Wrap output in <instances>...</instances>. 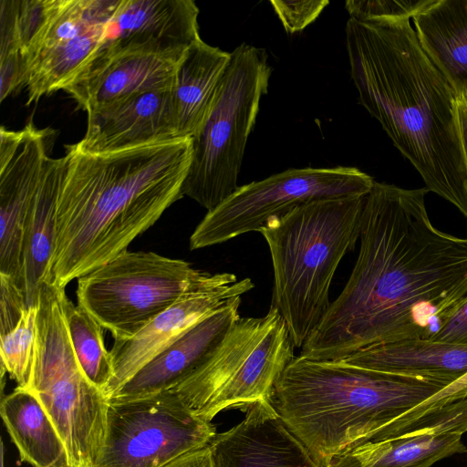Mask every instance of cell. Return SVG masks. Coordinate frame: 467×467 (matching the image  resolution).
I'll return each instance as SVG.
<instances>
[{
	"mask_svg": "<svg viewBox=\"0 0 467 467\" xmlns=\"http://www.w3.org/2000/svg\"><path fill=\"white\" fill-rule=\"evenodd\" d=\"M0 414L21 462L33 467H66L64 442L37 397L16 387L1 400Z\"/></svg>",
	"mask_w": 467,
	"mask_h": 467,
	"instance_id": "cb8c5ba5",
	"label": "cell"
},
{
	"mask_svg": "<svg viewBox=\"0 0 467 467\" xmlns=\"http://www.w3.org/2000/svg\"><path fill=\"white\" fill-rule=\"evenodd\" d=\"M241 296L206 316L143 366L109 399H132L172 389L215 352L241 317Z\"/></svg>",
	"mask_w": 467,
	"mask_h": 467,
	"instance_id": "d6986e66",
	"label": "cell"
},
{
	"mask_svg": "<svg viewBox=\"0 0 467 467\" xmlns=\"http://www.w3.org/2000/svg\"><path fill=\"white\" fill-rule=\"evenodd\" d=\"M254 286L248 277L239 280L229 273H206L134 337L115 340L109 350L113 378L104 392L106 397L109 399L143 366L198 321Z\"/></svg>",
	"mask_w": 467,
	"mask_h": 467,
	"instance_id": "4fadbf2b",
	"label": "cell"
},
{
	"mask_svg": "<svg viewBox=\"0 0 467 467\" xmlns=\"http://www.w3.org/2000/svg\"><path fill=\"white\" fill-rule=\"evenodd\" d=\"M466 450L459 433L406 435L355 446L326 467H431Z\"/></svg>",
	"mask_w": 467,
	"mask_h": 467,
	"instance_id": "d4e9b609",
	"label": "cell"
},
{
	"mask_svg": "<svg viewBox=\"0 0 467 467\" xmlns=\"http://www.w3.org/2000/svg\"><path fill=\"white\" fill-rule=\"evenodd\" d=\"M36 331V307L25 310L17 326L0 336L1 367L17 387L28 389L31 383Z\"/></svg>",
	"mask_w": 467,
	"mask_h": 467,
	"instance_id": "83f0119b",
	"label": "cell"
},
{
	"mask_svg": "<svg viewBox=\"0 0 467 467\" xmlns=\"http://www.w3.org/2000/svg\"><path fill=\"white\" fill-rule=\"evenodd\" d=\"M64 167V156L59 159L48 158L26 217L21 286L27 308L36 306L40 285L52 282L57 202Z\"/></svg>",
	"mask_w": 467,
	"mask_h": 467,
	"instance_id": "44dd1931",
	"label": "cell"
},
{
	"mask_svg": "<svg viewBox=\"0 0 467 467\" xmlns=\"http://www.w3.org/2000/svg\"><path fill=\"white\" fill-rule=\"evenodd\" d=\"M414 412L408 413L386 425L363 443L406 435L428 433L462 435L467 431V395L433 407L419 416L413 415Z\"/></svg>",
	"mask_w": 467,
	"mask_h": 467,
	"instance_id": "4316f807",
	"label": "cell"
},
{
	"mask_svg": "<svg viewBox=\"0 0 467 467\" xmlns=\"http://www.w3.org/2000/svg\"><path fill=\"white\" fill-rule=\"evenodd\" d=\"M375 181L355 167L289 169L239 186L206 215L190 237L191 250L260 232L272 218L324 199L366 195Z\"/></svg>",
	"mask_w": 467,
	"mask_h": 467,
	"instance_id": "30bf717a",
	"label": "cell"
},
{
	"mask_svg": "<svg viewBox=\"0 0 467 467\" xmlns=\"http://www.w3.org/2000/svg\"><path fill=\"white\" fill-rule=\"evenodd\" d=\"M184 55L141 50L99 51L64 91L88 113L132 95L170 90Z\"/></svg>",
	"mask_w": 467,
	"mask_h": 467,
	"instance_id": "9a60e30c",
	"label": "cell"
},
{
	"mask_svg": "<svg viewBox=\"0 0 467 467\" xmlns=\"http://www.w3.org/2000/svg\"><path fill=\"white\" fill-rule=\"evenodd\" d=\"M162 467H213L208 446L187 452Z\"/></svg>",
	"mask_w": 467,
	"mask_h": 467,
	"instance_id": "836d02e7",
	"label": "cell"
},
{
	"mask_svg": "<svg viewBox=\"0 0 467 467\" xmlns=\"http://www.w3.org/2000/svg\"><path fill=\"white\" fill-rule=\"evenodd\" d=\"M120 0H45L26 59V105L70 84L99 50Z\"/></svg>",
	"mask_w": 467,
	"mask_h": 467,
	"instance_id": "7c38bea8",
	"label": "cell"
},
{
	"mask_svg": "<svg viewBox=\"0 0 467 467\" xmlns=\"http://www.w3.org/2000/svg\"><path fill=\"white\" fill-rule=\"evenodd\" d=\"M208 447L213 467H321L269 400L246 406L243 420Z\"/></svg>",
	"mask_w": 467,
	"mask_h": 467,
	"instance_id": "e0dca14e",
	"label": "cell"
},
{
	"mask_svg": "<svg viewBox=\"0 0 467 467\" xmlns=\"http://www.w3.org/2000/svg\"><path fill=\"white\" fill-rule=\"evenodd\" d=\"M274 11L285 30L294 34L313 23L329 4L328 0H272Z\"/></svg>",
	"mask_w": 467,
	"mask_h": 467,
	"instance_id": "f546056e",
	"label": "cell"
},
{
	"mask_svg": "<svg viewBox=\"0 0 467 467\" xmlns=\"http://www.w3.org/2000/svg\"><path fill=\"white\" fill-rule=\"evenodd\" d=\"M231 60V52L202 39L192 44L179 63L171 89L178 138L192 137L205 121Z\"/></svg>",
	"mask_w": 467,
	"mask_h": 467,
	"instance_id": "7402d4cb",
	"label": "cell"
},
{
	"mask_svg": "<svg viewBox=\"0 0 467 467\" xmlns=\"http://www.w3.org/2000/svg\"><path fill=\"white\" fill-rule=\"evenodd\" d=\"M342 361L369 369L454 384L467 380V346L423 338L370 346Z\"/></svg>",
	"mask_w": 467,
	"mask_h": 467,
	"instance_id": "ffe728a7",
	"label": "cell"
},
{
	"mask_svg": "<svg viewBox=\"0 0 467 467\" xmlns=\"http://www.w3.org/2000/svg\"><path fill=\"white\" fill-rule=\"evenodd\" d=\"M26 308L22 288L11 276L0 274V336L17 326Z\"/></svg>",
	"mask_w": 467,
	"mask_h": 467,
	"instance_id": "4dcf8cb0",
	"label": "cell"
},
{
	"mask_svg": "<svg viewBox=\"0 0 467 467\" xmlns=\"http://www.w3.org/2000/svg\"><path fill=\"white\" fill-rule=\"evenodd\" d=\"M456 106L462 143L467 165V97L458 96Z\"/></svg>",
	"mask_w": 467,
	"mask_h": 467,
	"instance_id": "e575fe53",
	"label": "cell"
},
{
	"mask_svg": "<svg viewBox=\"0 0 467 467\" xmlns=\"http://www.w3.org/2000/svg\"><path fill=\"white\" fill-rule=\"evenodd\" d=\"M52 130L30 120L23 130H0V274L21 286L26 217L41 181Z\"/></svg>",
	"mask_w": 467,
	"mask_h": 467,
	"instance_id": "5bb4252c",
	"label": "cell"
},
{
	"mask_svg": "<svg viewBox=\"0 0 467 467\" xmlns=\"http://www.w3.org/2000/svg\"><path fill=\"white\" fill-rule=\"evenodd\" d=\"M294 348L285 321L271 306L263 317H240L213 356L171 390L194 414L212 421L227 408L271 400L295 358Z\"/></svg>",
	"mask_w": 467,
	"mask_h": 467,
	"instance_id": "ba28073f",
	"label": "cell"
},
{
	"mask_svg": "<svg viewBox=\"0 0 467 467\" xmlns=\"http://www.w3.org/2000/svg\"><path fill=\"white\" fill-rule=\"evenodd\" d=\"M431 0H348L349 17L359 22L403 21L412 18Z\"/></svg>",
	"mask_w": 467,
	"mask_h": 467,
	"instance_id": "f1b7e54d",
	"label": "cell"
},
{
	"mask_svg": "<svg viewBox=\"0 0 467 467\" xmlns=\"http://www.w3.org/2000/svg\"><path fill=\"white\" fill-rule=\"evenodd\" d=\"M66 467H74V466H71V465H69V464H68V465H67Z\"/></svg>",
	"mask_w": 467,
	"mask_h": 467,
	"instance_id": "8d00e7d4",
	"label": "cell"
},
{
	"mask_svg": "<svg viewBox=\"0 0 467 467\" xmlns=\"http://www.w3.org/2000/svg\"><path fill=\"white\" fill-rule=\"evenodd\" d=\"M52 282L66 286L128 251L182 197L192 137L94 153L66 146Z\"/></svg>",
	"mask_w": 467,
	"mask_h": 467,
	"instance_id": "7a4b0ae2",
	"label": "cell"
},
{
	"mask_svg": "<svg viewBox=\"0 0 467 467\" xmlns=\"http://www.w3.org/2000/svg\"><path fill=\"white\" fill-rule=\"evenodd\" d=\"M431 339L467 346V298L456 308Z\"/></svg>",
	"mask_w": 467,
	"mask_h": 467,
	"instance_id": "d6a6232c",
	"label": "cell"
},
{
	"mask_svg": "<svg viewBox=\"0 0 467 467\" xmlns=\"http://www.w3.org/2000/svg\"><path fill=\"white\" fill-rule=\"evenodd\" d=\"M205 275L181 259L126 251L78 278V306L115 340H126Z\"/></svg>",
	"mask_w": 467,
	"mask_h": 467,
	"instance_id": "9c48e42d",
	"label": "cell"
},
{
	"mask_svg": "<svg viewBox=\"0 0 467 467\" xmlns=\"http://www.w3.org/2000/svg\"><path fill=\"white\" fill-rule=\"evenodd\" d=\"M26 72V59L20 51L0 53L1 102L16 89L25 88Z\"/></svg>",
	"mask_w": 467,
	"mask_h": 467,
	"instance_id": "1f68e13d",
	"label": "cell"
},
{
	"mask_svg": "<svg viewBox=\"0 0 467 467\" xmlns=\"http://www.w3.org/2000/svg\"><path fill=\"white\" fill-rule=\"evenodd\" d=\"M65 288L40 285L31 383L67 450L68 464L94 467L101 453L109 399L82 371L73 350L62 299Z\"/></svg>",
	"mask_w": 467,
	"mask_h": 467,
	"instance_id": "8992f818",
	"label": "cell"
},
{
	"mask_svg": "<svg viewBox=\"0 0 467 467\" xmlns=\"http://www.w3.org/2000/svg\"><path fill=\"white\" fill-rule=\"evenodd\" d=\"M5 451H4V443L1 441V446H0V462L1 467H5Z\"/></svg>",
	"mask_w": 467,
	"mask_h": 467,
	"instance_id": "d590c367",
	"label": "cell"
},
{
	"mask_svg": "<svg viewBox=\"0 0 467 467\" xmlns=\"http://www.w3.org/2000/svg\"><path fill=\"white\" fill-rule=\"evenodd\" d=\"M365 196L303 204L260 231L274 270L272 306L301 348L331 303L329 289L345 254L359 239Z\"/></svg>",
	"mask_w": 467,
	"mask_h": 467,
	"instance_id": "5b68a950",
	"label": "cell"
},
{
	"mask_svg": "<svg viewBox=\"0 0 467 467\" xmlns=\"http://www.w3.org/2000/svg\"><path fill=\"white\" fill-rule=\"evenodd\" d=\"M412 21L426 55L458 96L467 97V0H431Z\"/></svg>",
	"mask_w": 467,
	"mask_h": 467,
	"instance_id": "603a6c76",
	"label": "cell"
},
{
	"mask_svg": "<svg viewBox=\"0 0 467 467\" xmlns=\"http://www.w3.org/2000/svg\"><path fill=\"white\" fill-rule=\"evenodd\" d=\"M198 15L192 0H120L106 25L99 51L141 50L182 56L201 39Z\"/></svg>",
	"mask_w": 467,
	"mask_h": 467,
	"instance_id": "2e32d148",
	"label": "cell"
},
{
	"mask_svg": "<svg viewBox=\"0 0 467 467\" xmlns=\"http://www.w3.org/2000/svg\"><path fill=\"white\" fill-rule=\"evenodd\" d=\"M178 138L171 89L132 95L88 112L78 147L103 153Z\"/></svg>",
	"mask_w": 467,
	"mask_h": 467,
	"instance_id": "ac0fdd59",
	"label": "cell"
},
{
	"mask_svg": "<svg viewBox=\"0 0 467 467\" xmlns=\"http://www.w3.org/2000/svg\"><path fill=\"white\" fill-rule=\"evenodd\" d=\"M428 192L374 182L354 268L300 357L342 360L377 344L431 339L467 298V238L431 223Z\"/></svg>",
	"mask_w": 467,
	"mask_h": 467,
	"instance_id": "6da1fadb",
	"label": "cell"
},
{
	"mask_svg": "<svg viewBox=\"0 0 467 467\" xmlns=\"http://www.w3.org/2000/svg\"><path fill=\"white\" fill-rule=\"evenodd\" d=\"M360 104L411 162L426 188L467 218V165L458 94L422 49L410 20L346 25Z\"/></svg>",
	"mask_w": 467,
	"mask_h": 467,
	"instance_id": "3957f363",
	"label": "cell"
},
{
	"mask_svg": "<svg viewBox=\"0 0 467 467\" xmlns=\"http://www.w3.org/2000/svg\"><path fill=\"white\" fill-rule=\"evenodd\" d=\"M215 435L212 422L171 389L109 399L104 445L94 467H162L208 446Z\"/></svg>",
	"mask_w": 467,
	"mask_h": 467,
	"instance_id": "8fae6325",
	"label": "cell"
},
{
	"mask_svg": "<svg viewBox=\"0 0 467 467\" xmlns=\"http://www.w3.org/2000/svg\"><path fill=\"white\" fill-rule=\"evenodd\" d=\"M467 395V380L445 384L300 356L275 384L272 404L321 467L390 422Z\"/></svg>",
	"mask_w": 467,
	"mask_h": 467,
	"instance_id": "277c9868",
	"label": "cell"
},
{
	"mask_svg": "<svg viewBox=\"0 0 467 467\" xmlns=\"http://www.w3.org/2000/svg\"><path fill=\"white\" fill-rule=\"evenodd\" d=\"M271 72L264 48L246 43L234 48L208 117L192 137V161L182 193L207 212L239 187L246 143Z\"/></svg>",
	"mask_w": 467,
	"mask_h": 467,
	"instance_id": "52a82bcc",
	"label": "cell"
},
{
	"mask_svg": "<svg viewBox=\"0 0 467 467\" xmlns=\"http://www.w3.org/2000/svg\"><path fill=\"white\" fill-rule=\"evenodd\" d=\"M62 305L78 362L88 379L104 393L113 378V366L110 352L105 347L103 327L66 294Z\"/></svg>",
	"mask_w": 467,
	"mask_h": 467,
	"instance_id": "484cf974",
	"label": "cell"
}]
</instances>
